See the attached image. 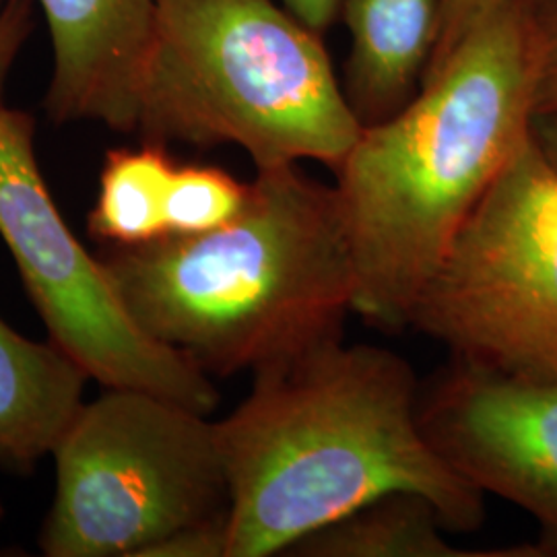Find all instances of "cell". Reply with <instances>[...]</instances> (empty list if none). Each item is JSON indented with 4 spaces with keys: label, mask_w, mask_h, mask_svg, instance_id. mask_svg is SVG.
Wrapping results in <instances>:
<instances>
[{
    "label": "cell",
    "mask_w": 557,
    "mask_h": 557,
    "mask_svg": "<svg viewBox=\"0 0 557 557\" xmlns=\"http://www.w3.org/2000/svg\"><path fill=\"white\" fill-rule=\"evenodd\" d=\"M533 114L529 0H485L440 40L416 98L361 126L335 170L354 312L380 329L409 326L423 283L529 139Z\"/></svg>",
    "instance_id": "1"
},
{
    "label": "cell",
    "mask_w": 557,
    "mask_h": 557,
    "mask_svg": "<svg viewBox=\"0 0 557 557\" xmlns=\"http://www.w3.org/2000/svg\"><path fill=\"white\" fill-rule=\"evenodd\" d=\"M359 133L322 36L277 0H158L140 140L236 145L257 170L335 172Z\"/></svg>",
    "instance_id": "4"
},
{
    "label": "cell",
    "mask_w": 557,
    "mask_h": 557,
    "mask_svg": "<svg viewBox=\"0 0 557 557\" xmlns=\"http://www.w3.org/2000/svg\"><path fill=\"white\" fill-rule=\"evenodd\" d=\"M2 518H4V506H2V499H0V522H2Z\"/></svg>",
    "instance_id": "20"
},
{
    "label": "cell",
    "mask_w": 557,
    "mask_h": 557,
    "mask_svg": "<svg viewBox=\"0 0 557 557\" xmlns=\"http://www.w3.org/2000/svg\"><path fill=\"white\" fill-rule=\"evenodd\" d=\"M535 52V114L557 110V0H529Z\"/></svg>",
    "instance_id": "15"
},
{
    "label": "cell",
    "mask_w": 557,
    "mask_h": 557,
    "mask_svg": "<svg viewBox=\"0 0 557 557\" xmlns=\"http://www.w3.org/2000/svg\"><path fill=\"white\" fill-rule=\"evenodd\" d=\"M0 236L48 338L106 388L153 393L213 416V379L149 337L124 308L98 255L60 215L36 153V119L0 101Z\"/></svg>",
    "instance_id": "7"
},
{
    "label": "cell",
    "mask_w": 557,
    "mask_h": 557,
    "mask_svg": "<svg viewBox=\"0 0 557 557\" xmlns=\"http://www.w3.org/2000/svg\"><path fill=\"white\" fill-rule=\"evenodd\" d=\"M178 163L168 147L140 140L106 153L100 195L87 218L91 238L100 244L133 246L168 234L165 202Z\"/></svg>",
    "instance_id": "13"
},
{
    "label": "cell",
    "mask_w": 557,
    "mask_h": 557,
    "mask_svg": "<svg viewBox=\"0 0 557 557\" xmlns=\"http://www.w3.org/2000/svg\"><path fill=\"white\" fill-rule=\"evenodd\" d=\"M89 376L50 338L23 337L0 317V465L32 471L79 411Z\"/></svg>",
    "instance_id": "11"
},
{
    "label": "cell",
    "mask_w": 557,
    "mask_h": 557,
    "mask_svg": "<svg viewBox=\"0 0 557 557\" xmlns=\"http://www.w3.org/2000/svg\"><path fill=\"white\" fill-rule=\"evenodd\" d=\"M248 197V182L218 165H178L165 202L168 234H199L234 220Z\"/></svg>",
    "instance_id": "14"
},
{
    "label": "cell",
    "mask_w": 557,
    "mask_h": 557,
    "mask_svg": "<svg viewBox=\"0 0 557 557\" xmlns=\"http://www.w3.org/2000/svg\"><path fill=\"white\" fill-rule=\"evenodd\" d=\"M438 508L413 492H393L363 504L287 547L292 557H539L535 545L469 552L453 545Z\"/></svg>",
    "instance_id": "12"
},
{
    "label": "cell",
    "mask_w": 557,
    "mask_h": 557,
    "mask_svg": "<svg viewBox=\"0 0 557 557\" xmlns=\"http://www.w3.org/2000/svg\"><path fill=\"white\" fill-rule=\"evenodd\" d=\"M48 557H143L182 529L230 517L215 421L176 400L108 388L83 403L57 448Z\"/></svg>",
    "instance_id": "5"
},
{
    "label": "cell",
    "mask_w": 557,
    "mask_h": 557,
    "mask_svg": "<svg viewBox=\"0 0 557 557\" xmlns=\"http://www.w3.org/2000/svg\"><path fill=\"white\" fill-rule=\"evenodd\" d=\"M292 15L304 21L308 27L319 32L320 36L338 20L341 0H277Z\"/></svg>",
    "instance_id": "18"
},
{
    "label": "cell",
    "mask_w": 557,
    "mask_h": 557,
    "mask_svg": "<svg viewBox=\"0 0 557 557\" xmlns=\"http://www.w3.org/2000/svg\"><path fill=\"white\" fill-rule=\"evenodd\" d=\"M215 421L230 485L225 557L283 556L372 499L413 492L448 531L485 518V494L442 460L419 423L413 366L379 345L322 343L260 370Z\"/></svg>",
    "instance_id": "2"
},
{
    "label": "cell",
    "mask_w": 557,
    "mask_h": 557,
    "mask_svg": "<svg viewBox=\"0 0 557 557\" xmlns=\"http://www.w3.org/2000/svg\"><path fill=\"white\" fill-rule=\"evenodd\" d=\"M48 25L52 75L44 110L54 124L100 122L137 135L140 81L158 0H36Z\"/></svg>",
    "instance_id": "9"
},
{
    "label": "cell",
    "mask_w": 557,
    "mask_h": 557,
    "mask_svg": "<svg viewBox=\"0 0 557 557\" xmlns=\"http://www.w3.org/2000/svg\"><path fill=\"white\" fill-rule=\"evenodd\" d=\"M409 326L453 358L557 382V170L533 135L458 227Z\"/></svg>",
    "instance_id": "6"
},
{
    "label": "cell",
    "mask_w": 557,
    "mask_h": 557,
    "mask_svg": "<svg viewBox=\"0 0 557 557\" xmlns=\"http://www.w3.org/2000/svg\"><path fill=\"white\" fill-rule=\"evenodd\" d=\"M531 135L539 145L545 160L557 170V110L537 112L531 120Z\"/></svg>",
    "instance_id": "19"
},
{
    "label": "cell",
    "mask_w": 557,
    "mask_h": 557,
    "mask_svg": "<svg viewBox=\"0 0 557 557\" xmlns=\"http://www.w3.org/2000/svg\"><path fill=\"white\" fill-rule=\"evenodd\" d=\"M128 314L207 376L227 379L343 337L356 264L335 186L257 170L234 220L98 252Z\"/></svg>",
    "instance_id": "3"
},
{
    "label": "cell",
    "mask_w": 557,
    "mask_h": 557,
    "mask_svg": "<svg viewBox=\"0 0 557 557\" xmlns=\"http://www.w3.org/2000/svg\"><path fill=\"white\" fill-rule=\"evenodd\" d=\"M36 0H0V101L21 50L36 29Z\"/></svg>",
    "instance_id": "16"
},
{
    "label": "cell",
    "mask_w": 557,
    "mask_h": 557,
    "mask_svg": "<svg viewBox=\"0 0 557 557\" xmlns=\"http://www.w3.org/2000/svg\"><path fill=\"white\" fill-rule=\"evenodd\" d=\"M418 413L425 438L458 478L535 517L541 556H557V382L453 358L421 384Z\"/></svg>",
    "instance_id": "8"
},
{
    "label": "cell",
    "mask_w": 557,
    "mask_h": 557,
    "mask_svg": "<svg viewBox=\"0 0 557 557\" xmlns=\"http://www.w3.org/2000/svg\"><path fill=\"white\" fill-rule=\"evenodd\" d=\"M349 32L343 91L361 126L416 98L442 36L444 0H341Z\"/></svg>",
    "instance_id": "10"
},
{
    "label": "cell",
    "mask_w": 557,
    "mask_h": 557,
    "mask_svg": "<svg viewBox=\"0 0 557 557\" xmlns=\"http://www.w3.org/2000/svg\"><path fill=\"white\" fill-rule=\"evenodd\" d=\"M227 517L182 529L151 545L143 557H225Z\"/></svg>",
    "instance_id": "17"
}]
</instances>
